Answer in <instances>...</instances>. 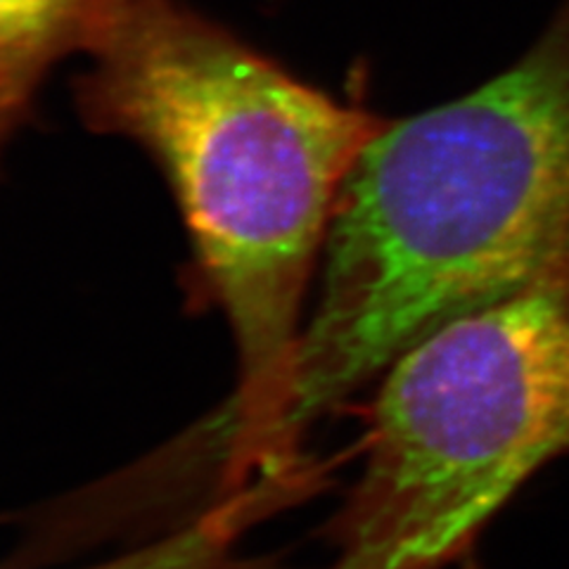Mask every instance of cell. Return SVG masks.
<instances>
[{
  "label": "cell",
  "instance_id": "3957f363",
  "mask_svg": "<svg viewBox=\"0 0 569 569\" xmlns=\"http://www.w3.org/2000/svg\"><path fill=\"white\" fill-rule=\"evenodd\" d=\"M569 453V271L437 328L385 376L328 569H443Z\"/></svg>",
  "mask_w": 569,
  "mask_h": 569
},
{
  "label": "cell",
  "instance_id": "6da1fadb",
  "mask_svg": "<svg viewBox=\"0 0 569 569\" xmlns=\"http://www.w3.org/2000/svg\"><path fill=\"white\" fill-rule=\"evenodd\" d=\"M91 56L86 114L164 169L233 330L238 387L209 437L223 453V485H247L288 462L280 422L301 301L347 176L385 121L173 0H131Z\"/></svg>",
  "mask_w": 569,
  "mask_h": 569
},
{
  "label": "cell",
  "instance_id": "7a4b0ae2",
  "mask_svg": "<svg viewBox=\"0 0 569 569\" xmlns=\"http://www.w3.org/2000/svg\"><path fill=\"white\" fill-rule=\"evenodd\" d=\"M280 449L422 337L569 271V0L472 93L385 121L340 190Z\"/></svg>",
  "mask_w": 569,
  "mask_h": 569
},
{
  "label": "cell",
  "instance_id": "277c9868",
  "mask_svg": "<svg viewBox=\"0 0 569 569\" xmlns=\"http://www.w3.org/2000/svg\"><path fill=\"white\" fill-rule=\"evenodd\" d=\"M131 0H0V146L52 64L102 39Z\"/></svg>",
  "mask_w": 569,
  "mask_h": 569
}]
</instances>
